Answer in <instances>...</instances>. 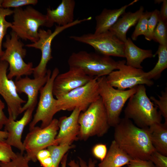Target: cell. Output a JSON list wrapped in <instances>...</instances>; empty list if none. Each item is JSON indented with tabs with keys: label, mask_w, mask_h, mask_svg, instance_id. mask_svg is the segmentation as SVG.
Instances as JSON below:
<instances>
[{
	"label": "cell",
	"mask_w": 167,
	"mask_h": 167,
	"mask_svg": "<svg viewBox=\"0 0 167 167\" xmlns=\"http://www.w3.org/2000/svg\"><path fill=\"white\" fill-rule=\"evenodd\" d=\"M149 160L153 163L155 167H167V156L155 150L151 154Z\"/></svg>",
	"instance_id": "cell-35"
},
{
	"label": "cell",
	"mask_w": 167,
	"mask_h": 167,
	"mask_svg": "<svg viewBox=\"0 0 167 167\" xmlns=\"http://www.w3.org/2000/svg\"><path fill=\"white\" fill-rule=\"evenodd\" d=\"M8 133L5 131H2L0 130V140L5 141L7 138Z\"/></svg>",
	"instance_id": "cell-43"
},
{
	"label": "cell",
	"mask_w": 167,
	"mask_h": 167,
	"mask_svg": "<svg viewBox=\"0 0 167 167\" xmlns=\"http://www.w3.org/2000/svg\"><path fill=\"white\" fill-rule=\"evenodd\" d=\"M152 11H147L142 14L136 24L135 30L133 32L131 37L133 41L137 40L138 37L141 35H144L145 37L147 33L148 23Z\"/></svg>",
	"instance_id": "cell-28"
},
{
	"label": "cell",
	"mask_w": 167,
	"mask_h": 167,
	"mask_svg": "<svg viewBox=\"0 0 167 167\" xmlns=\"http://www.w3.org/2000/svg\"><path fill=\"white\" fill-rule=\"evenodd\" d=\"M114 127V140L123 151L132 159L149 160L155 149L148 128L139 127L125 117Z\"/></svg>",
	"instance_id": "cell-1"
},
{
	"label": "cell",
	"mask_w": 167,
	"mask_h": 167,
	"mask_svg": "<svg viewBox=\"0 0 167 167\" xmlns=\"http://www.w3.org/2000/svg\"><path fill=\"white\" fill-rule=\"evenodd\" d=\"M159 99L151 96L150 100L157 108L159 109V112L165 119V122L167 123V89L166 88L164 91H162L161 95H158Z\"/></svg>",
	"instance_id": "cell-30"
},
{
	"label": "cell",
	"mask_w": 167,
	"mask_h": 167,
	"mask_svg": "<svg viewBox=\"0 0 167 167\" xmlns=\"http://www.w3.org/2000/svg\"><path fill=\"white\" fill-rule=\"evenodd\" d=\"M78 139L86 141L89 138L104 136L110 127L107 113L100 98L92 103L79 117Z\"/></svg>",
	"instance_id": "cell-3"
},
{
	"label": "cell",
	"mask_w": 167,
	"mask_h": 167,
	"mask_svg": "<svg viewBox=\"0 0 167 167\" xmlns=\"http://www.w3.org/2000/svg\"><path fill=\"white\" fill-rule=\"evenodd\" d=\"M124 113L125 118L133 120L141 128H148L162 121V116L148 97L144 85L138 86L135 93L129 98Z\"/></svg>",
	"instance_id": "cell-2"
},
{
	"label": "cell",
	"mask_w": 167,
	"mask_h": 167,
	"mask_svg": "<svg viewBox=\"0 0 167 167\" xmlns=\"http://www.w3.org/2000/svg\"><path fill=\"white\" fill-rule=\"evenodd\" d=\"M97 78L94 77L85 85L56 99L58 112L72 111L76 108L79 109L81 112L86 110L92 103L100 98Z\"/></svg>",
	"instance_id": "cell-8"
},
{
	"label": "cell",
	"mask_w": 167,
	"mask_h": 167,
	"mask_svg": "<svg viewBox=\"0 0 167 167\" xmlns=\"http://www.w3.org/2000/svg\"><path fill=\"white\" fill-rule=\"evenodd\" d=\"M35 107L32 106L26 109L19 120H14L11 115L8 114L7 120L4 125V131L8 133L5 141L11 146L18 149L22 153L25 151L22 141V134L25 126L32 120Z\"/></svg>",
	"instance_id": "cell-16"
},
{
	"label": "cell",
	"mask_w": 167,
	"mask_h": 167,
	"mask_svg": "<svg viewBox=\"0 0 167 167\" xmlns=\"http://www.w3.org/2000/svg\"><path fill=\"white\" fill-rule=\"evenodd\" d=\"M75 6L74 0H62L56 9L47 8L45 15L47 27H52L55 23L59 26H65L74 22Z\"/></svg>",
	"instance_id": "cell-19"
},
{
	"label": "cell",
	"mask_w": 167,
	"mask_h": 167,
	"mask_svg": "<svg viewBox=\"0 0 167 167\" xmlns=\"http://www.w3.org/2000/svg\"><path fill=\"white\" fill-rule=\"evenodd\" d=\"M17 155L15 158L9 162H0V167H31L25 154L20 152L17 153Z\"/></svg>",
	"instance_id": "cell-32"
},
{
	"label": "cell",
	"mask_w": 167,
	"mask_h": 167,
	"mask_svg": "<svg viewBox=\"0 0 167 167\" xmlns=\"http://www.w3.org/2000/svg\"><path fill=\"white\" fill-rule=\"evenodd\" d=\"M167 25L160 18L153 33L152 40L160 45H167Z\"/></svg>",
	"instance_id": "cell-29"
},
{
	"label": "cell",
	"mask_w": 167,
	"mask_h": 167,
	"mask_svg": "<svg viewBox=\"0 0 167 167\" xmlns=\"http://www.w3.org/2000/svg\"><path fill=\"white\" fill-rule=\"evenodd\" d=\"M138 1L134 0L118 9L104 8L99 15L95 17L96 25L94 33L99 34L109 30L116 23L119 17L125 12L126 9Z\"/></svg>",
	"instance_id": "cell-20"
},
{
	"label": "cell",
	"mask_w": 167,
	"mask_h": 167,
	"mask_svg": "<svg viewBox=\"0 0 167 167\" xmlns=\"http://www.w3.org/2000/svg\"><path fill=\"white\" fill-rule=\"evenodd\" d=\"M106 76L98 78L99 92L106 109L110 126L119 122L120 115L127 101L137 91V87L127 90L115 88L107 82Z\"/></svg>",
	"instance_id": "cell-7"
},
{
	"label": "cell",
	"mask_w": 167,
	"mask_h": 167,
	"mask_svg": "<svg viewBox=\"0 0 167 167\" xmlns=\"http://www.w3.org/2000/svg\"><path fill=\"white\" fill-rule=\"evenodd\" d=\"M2 44L5 50L0 60L8 64L9 72L7 76L9 79H12L15 77L17 79L22 76L32 74L33 63L24 61L27 50L24 48V43L15 32L11 31L10 34L6 35L5 41Z\"/></svg>",
	"instance_id": "cell-5"
},
{
	"label": "cell",
	"mask_w": 167,
	"mask_h": 167,
	"mask_svg": "<svg viewBox=\"0 0 167 167\" xmlns=\"http://www.w3.org/2000/svg\"><path fill=\"white\" fill-rule=\"evenodd\" d=\"M107 152L106 146L104 144H97L93 147L92 149V153L93 156L101 161L105 158Z\"/></svg>",
	"instance_id": "cell-37"
},
{
	"label": "cell",
	"mask_w": 167,
	"mask_h": 167,
	"mask_svg": "<svg viewBox=\"0 0 167 167\" xmlns=\"http://www.w3.org/2000/svg\"><path fill=\"white\" fill-rule=\"evenodd\" d=\"M59 73V69L55 68L52 73L51 72L49 73L46 83L40 90L39 100L33 118L29 123V131L40 122H41V128L46 127L58 112L56 99L54 97L53 85L54 80Z\"/></svg>",
	"instance_id": "cell-10"
},
{
	"label": "cell",
	"mask_w": 167,
	"mask_h": 167,
	"mask_svg": "<svg viewBox=\"0 0 167 167\" xmlns=\"http://www.w3.org/2000/svg\"><path fill=\"white\" fill-rule=\"evenodd\" d=\"M148 129L155 150L167 156V123L154 124L149 126Z\"/></svg>",
	"instance_id": "cell-24"
},
{
	"label": "cell",
	"mask_w": 167,
	"mask_h": 167,
	"mask_svg": "<svg viewBox=\"0 0 167 167\" xmlns=\"http://www.w3.org/2000/svg\"><path fill=\"white\" fill-rule=\"evenodd\" d=\"M43 167H51L52 165V161L50 156L39 161Z\"/></svg>",
	"instance_id": "cell-42"
},
{
	"label": "cell",
	"mask_w": 167,
	"mask_h": 167,
	"mask_svg": "<svg viewBox=\"0 0 167 167\" xmlns=\"http://www.w3.org/2000/svg\"><path fill=\"white\" fill-rule=\"evenodd\" d=\"M70 39L92 46L96 52L102 55L125 58L124 42L108 30L95 34L88 33L81 36H71Z\"/></svg>",
	"instance_id": "cell-11"
},
{
	"label": "cell",
	"mask_w": 167,
	"mask_h": 167,
	"mask_svg": "<svg viewBox=\"0 0 167 167\" xmlns=\"http://www.w3.org/2000/svg\"><path fill=\"white\" fill-rule=\"evenodd\" d=\"M85 19L75 20L73 23L65 26L55 25L53 32L50 29L45 30L39 29L38 31L39 39L36 42L26 45L28 47L40 49L41 56L38 65L33 68L32 74L34 78L45 76L47 73V64L53 58L52 55L51 44L53 40L58 35L64 30L86 21Z\"/></svg>",
	"instance_id": "cell-13"
},
{
	"label": "cell",
	"mask_w": 167,
	"mask_h": 167,
	"mask_svg": "<svg viewBox=\"0 0 167 167\" xmlns=\"http://www.w3.org/2000/svg\"><path fill=\"white\" fill-rule=\"evenodd\" d=\"M67 155V154H66L62 158L61 162V167H66Z\"/></svg>",
	"instance_id": "cell-44"
},
{
	"label": "cell",
	"mask_w": 167,
	"mask_h": 167,
	"mask_svg": "<svg viewBox=\"0 0 167 167\" xmlns=\"http://www.w3.org/2000/svg\"><path fill=\"white\" fill-rule=\"evenodd\" d=\"M131 159L113 140L105 157L98 167H122L126 165Z\"/></svg>",
	"instance_id": "cell-23"
},
{
	"label": "cell",
	"mask_w": 167,
	"mask_h": 167,
	"mask_svg": "<svg viewBox=\"0 0 167 167\" xmlns=\"http://www.w3.org/2000/svg\"><path fill=\"white\" fill-rule=\"evenodd\" d=\"M78 161L71 160L67 163L68 167H96V162L92 159H89L88 162H86L80 157H78Z\"/></svg>",
	"instance_id": "cell-36"
},
{
	"label": "cell",
	"mask_w": 167,
	"mask_h": 167,
	"mask_svg": "<svg viewBox=\"0 0 167 167\" xmlns=\"http://www.w3.org/2000/svg\"><path fill=\"white\" fill-rule=\"evenodd\" d=\"M124 54L128 66L142 69V62L145 59L153 57L151 50H145L137 47L130 38L124 42Z\"/></svg>",
	"instance_id": "cell-22"
},
{
	"label": "cell",
	"mask_w": 167,
	"mask_h": 167,
	"mask_svg": "<svg viewBox=\"0 0 167 167\" xmlns=\"http://www.w3.org/2000/svg\"><path fill=\"white\" fill-rule=\"evenodd\" d=\"M5 107L4 103L0 99V129L2 128L8 119L3 112Z\"/></svg>",
	"instance_id": "cell-40"
},
{
	"label": "cell",
	"mask_w": 167,
	"mask_h": 167,
	"mask_svg": "<svg viewBox=\"0 0 167 167\" xmlns=\"http://www.w3.org/2000/svg\"><path fill=\"white\" fill-rule=\"evenodd\" d=\"M94 77L86 74L80 69L69 67L66 72L58 74L53 85V93L56 99L87 84Z\"/></svg>",
	"instance_id": "cell-15"
},
{
	"label": "cell",
	"mask_w": 167,
	"mask_h": 167,
	"mask_svg": "<svg viewBox=\"0 0 167 167\" xmlns=\"http://www.w3.org/2000/svg\"><path fill=\"white\" fill-rule=\"evenodd\" d=\"M81 112L79 109L76 108L69 116H62L58 120L59 132L56 138L58 145H71L74 141L79 139L78 119Z\"/></svg>",
	"instance_id": "cell-18"
},
{
	"label": "cell",
	"mask_w": 167,
	"mask_h": 167,
	"mask_svg": "<svg viewBox=\"0 0 167 167\" xmlns=\"http://www.w3.org/2000/svg\"><path fill=\"white\" fill-rule=\"evenodd\" d=\"M118 70L113 71L106 76L107 82L117 89L125 90L140 85L151 86L154 84L152 80L148 79L146 72L141 69L135 68L126 64V61H117Z\"/></svg>",
	"instance_id": "cell-12"
},
{
	"label": "cell",
	"mask_w": 167,
	"mask_h": 167,
	"mask_svg": "<svg viewBox=\"0 0 167 167\" xmlns=\"http://www.w3.org/2000/svg\"><path fill=\"white\" fill-rule=\"evenodd\" d=\"M50 156V153L47 149H45L40 151L36 155V159L39 162Z\"/></svg>",
	"instance_id": "cell-41"
},
{
	"label": "cell",
	"mask_w": 167,
	"mask_h": 167,
	"mask_svg": "<svg viewBox=\"0 0 167 167\" xmlns=\"http://www.w3.org/2000/svg\"><path fill=\"white\" fill-rule=\"evenodd\" d=\"M124 167H155V166L150 160L132 159Z\"/></svg>",
	"instance_id": "cell-38"
},
{
	"label": "cell",
	"mask_w": 167,
	"mask_h": 167,
	"mask_svg": "<svg viewBox=\"0 0 167 167\" xmlns=\"http://www.w3.org/2000/svg\"><path fill=\"white\" fill-rule=\"evenodd\" d=\"M51 72L48 70L45 76L33 79L26 76L16 79L15 83L18 93H24L28 96L27 101L22 107L21 113L30 107H36L38 92L46 83Z\"/></svg>",
	"instance_id": "cell-17"
},
{
	"label": "cell",
	"mask_w": 167,
	"mask_h": 167,
	"mask_svg": "<svg viewBox=\"0 0 167 167\" xmlns=\"http://www.w3.org/2000/svg\"><path fill=\"white\" fill-rule=\"evenodd\" d=\"M59 130L58 120L54 118L46 127L35 126L26 135L23 142L25 154L29 161L35 162L40 150L54 145H58L56 138Z\"/></svg>",
	"instance_id": "cell-9"
},
{
	"label": "cell",
	"mask_w": 167,
	"mask_h": 167,
	"mask_svg": "<svg viewBox=\"0 0 167 167\" xmlns=\"http://www.w3.org/2000/svg\"><path fill=\"white\" fill-rule=\"evenodd\" d=\"M3 0H0V7H2V4L3 2Z\"/></svg>",
	"instance_id": "cell-46"
},
{
	"label": "cell",
	"mask_w": 167,
	"mask_h": 167,
	"mask_svg": "<svg viewBox=\"0 0 167 167\" xmlns=\"http://www.w3.org/2000/svg\"><path fill=\"white\" fill-rule=\"evenodd\" d=\"M67 62L69 67L79 68L87 75L93 77L106 76L118 69L117 61L110 57L96 52L80 51L73 52Z\"/></svg>",
	"instance_id": "cell-6"
},
{
	"label": "cell",
	"mask_w": 167,
	"mask_h": 167,
	"mask_svg": "<svg viewBox=\"0 0 167 167\" xmlns=\"http://www.w3.org/2000/svg\"><path fill=\"white\" fill-rule=\"evenodd\" d=\"M13 13V11L10 8L0 7V58L4 53L2 49L3 39L6 34L7 29L11 28L12 25V23L7 21L5 18Z\"/></svg>",
	"instance_id": "cell-27"
},
{
	"label": "cell",
	"mask_w": 167,
	"mask_h": 167,
	"mask_svg": "<svg viewBox=\"0 0 167 167\" xmlns=\"http://www.w3.org/2000/svg\"><path fill=\"white\" fill-rule=\"evenodd\" d=\"M13 11L12 31L23 40L32 43L37 41L40 27H47L46 15L30 6L24 9L22 7L15 8Z\"/></svg>",
	"instance_id": "cell-4"
},
{
	"label": "cell",
	"mask_w": 167,
	"mask_h": 167,
	"mask_svg": "<svg viewBox=\"0 0 167 167\" xmlns=\"http://www.w3.org/2000/svg\"><path fill=\"white\" fill-rule=\"evenodd\" d=\"M73 147L71 145L66 144L54 145L48 147L47 149L50 152L52 161L51 167H58L64 156Z\"/></svg>",
	"instance_id": "cell-26"
},
{
	"label": "cell",
	"mask_w": 167,
	"mask_h": 167,
	"mask_svg": "<svg viewBox=\"0 0 167 167\" xmlns=\"http://www.w3.org/2000/svg\"><path fill=\"white\" fill-rule=\"evenodd\" d=\"M159 11L157 9L152 11L148 23L147 33L145 39L148 41L152 40L153 32L160 20Z\"/></svg>",
	"instance_id": "cell-33"
},
{
	"label": "cell",
	"mask_w": 167,
	"mask_h": 167,
	"mask_svg": "<svg viewBox=\"0 0 167 167\" xmlns=\"http://www.w3.org/2000/svg\"><path fill=\"white\" fill-rule=\"evenodd\" d=\"M38 2L37 0H4L2 4V7L5 8L10 7L15 8L29 5H35Z\"/></svg>",
	"instance_id": "cell-34"
},
{
	"label": "cell",
	"mask_w": 167,
	"mask_h": 167,
	"mask_svg": "<svg viewBox=\"0 0 167 167\" xmlns=\"http://www.w3.org/2000/svg\"><path fill=\"white\" fill-rule=\"evenodd\" d=\"M163 1V0H155V3H158V4H159L160 3H161V2H162Z\"/></svg>",
	"instance_id": "cell-45"
},
{
	"label": "cell",
	"mask_w": 167,
	"mask_h": 167,
	"mask_svg": "<svg viewBox=\"0 0 167 167\" xmlns=\"http://www.w3.org/2000/svg\"><path fill=\"white\" fill-rule=\"evenodd\" d=\"M8 63L0 60V95L5 101L8 114L16 120L21 113L22 105L26 101L19 96L17 92L15 82L7 76Z\"/></svg>",
	"instance_id": "cell-14"
},
{
	"label": "cell",
	"mask_w": 167,
	"mask_h": 167,
	"mask_svg": "<svg viewBox=\"0 0 167 167\" xmlns=\"http://www.w3.org/2000/svg\"><path fill=\"white\" fill-rule=\"evenodd\" d=\"M160 11H159L160 19L167 24V0H163Z\"/></svg>",
	"instance_id": "cell-39"
},
{
	"label": "cell",
	"mask_w": 167,
	"mask_h": 167,
	"mask_svg": "<svg viewBox=\"0 0 167 167\" xmlns=\"http://www.w3.org/2000/svg\"><path fill=\"white\" fill-rule=\"evenodd\" d=\"M156 55L158 56V60L155 66L151 71L146 72V76L150 80L158 79L162 72L167 67V45H159L153 57Z\"/></svg>",
	"instance_id": "cell-25"
},
{
	"label": "cell",
	"mask_w": 167,
	"mask_h": 167,
	"mask_svg": "<svg viewBox=\"0 0 167 167\" xmlns=\"http://www.w3.org/2000/svg\"><path fill=\"white\" fill-rule=\"evenodd\" d=\"M144 11V7L141 6L139 9L134 12L130 11L125 12L109 30L120 40L125 42L127 39V31L131 27L137 24Z\"/></svg>",
	"instance_id": "cell-21"
},
{
	"label": "cell",
	"mask_w": 167,
	"mask_h": 167,
	"mask_svg": "<svg viewBox=\"0 0 167 167\" xmlns=\"http://www.w3.org/2000/svg\"><path fill=\"white\" fill-rule=\"evenodd\" d=\"M11 147L5 140H0V162H8L16 157L17 153L13 151Z\"/></svg>",
	"instance_id": "cell-31"
}]
</instances>
